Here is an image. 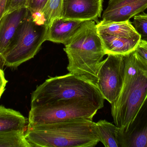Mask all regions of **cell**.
<instances>
[{"label":"cell","instance_id":"obj_16","mask_svg":"<svg viewBox=\"0 0 147 147\" xmlns=\"http://www.w3.org/2000/svg\"><path fill=\"white\" fill-rule=\"evenodd\" d=\"M95 128L99 141L105 147H121L119 142L121 129L115 125L106 120H100L95 123Z\"/></svg>","mask_w":147,"mask_h":147},{"label":"cell","instance_id":"obj_6","mask_svg":"<svg viewBox=\"0 0 147 147\" xmlns=\"http://www.w3.org/2000/svg\"><path fill=\"white\" fill-rule=\"evenodd\" d=\"M104 104L87 98L58 100L31 107L27 128L76 118L92 120Z\"/></svg>","mask_w":147,"mask_h":147},{"label":"cell","instance_id":"obj_8","mask_svg":"<svg viewBox=\"0 0 147 147\" xmlns=\"http://www.w3.org/2000/svg\"><path fill=\"white\" fill-rule=\"evenodd\" d=\"M119 142L121 147H147V97Z\"/></svg>","mask_w":147,"mask_h":147},{"label":"cell","instance_id":"obj_12","mask_svg":"<svg viewBox=\"0 0 147 147\" xmlns=\"http://www.w3.org/2000/svg\"><path fill=\"white\" fill-rule=\"evenodd\" d=\"M84 21L56 18L48 26L46 41L65 45Z\"/></svg>","mask_w":147,"mask_h":147},{"label":"cell","instance_id":"obj_20","mask_svg":"<svg viewBox=\"0 0 147 147\" xmlns=\"http://www.w3.org/2000/svg\"><path fill=\"white\" fill-rule=\"evenodd\" d=\"M48 0H28L26 7L32 14H40Z\"/></svg>","mask_w":147,"mask_h":147},{"label":"cell","instance_id":"obj_2","mask_svg":"<svg viewBox=\"0 0 147 147\" xmlns=\"http://www.w3.org/2000/svg\"><path fill=\"white\" fill-rule=\"evenodd\" d=\"M31 147H93L99 141L92 120L76 118L27 129Z\"/></svg>","mask_w":147,"mask_h":147},{"label":"cell","instance_id":"obj_15","mask_svg":"<svg viewBox=\"0 0 147 147\" xmlns=\"http://www.w3.org/2000/svg\"><path fill=\"white\" fill-rule=\"evenodd\" d=\"M96 27L99 34H108L141 39L140 36L129 20L121 22H105L102 20L96 24Z\"/></svg>","mask_w":147,"mask_h":147},{"label":"cell","instance_id":"obj_4","mask_svg":"<svg viewBox=\"0 0 147 147\" xmlns=\"http://www.w3.org/2000/svg\"><path fill=\"white\" fill-rule=\"evenodd\" d=\"M48 28L43 19L30 11L7 49L0 55L3 66L16 68L33 58L46 41Z\"/></svg>","mask_w":147,"mask_h":147},{"label":"cell","instance_id":"obj_21","mask_svg":"<svg viewBox=\"0 0 147 147\" xmlns=\"http://www.w3.org/2000/svg\"><path fill=\"white\" fill-rule=\"evenodd\" d=\"M27 1L28 0H8L4 14L13 12L14 10L18 9L25 7H26Z\"/></svg>","mask_w":147,"mask_h":147},{"label":"cell","instance_id":"obj_22","mask_svg":"<svg viewBox=\"0 0 147 147\" xmlns=\"http://www.w3.org/2000/svg\"><path fill=\"white\" fill-rule=\"evenodd\" d=\"M135 51L147 61V41L141 40Z\"/></svg>","mask_w":147,"mask_h":147},{"label":"cell","instance_id":"obj_24","mask_svg":"<svg viewBox=\"0 0 147 147\" xmlns=\"http://www.w3.org/2000/svg\"><path fill=\"white\" fill-rule=\"evenodd\" d=\"M8 0H0V20L5 14Z\"/></svg>","mask_w":147,"mask_h":147},{"label":"cell","instance_id":"obj_1","mask_svg":"<svg viewBox=\"0 0 147 147\" xmlns=\"http://www.w3.org/2000/svg\"><path fill=\"white\" fill-rule=\"evenodd\" d=\"M122 87L111 104L115 125L122 133L127 130L147 97V61L135 51L125 55Z\"/></svg>","mask_w":147,"mask_h":147},{"label":"cell","instance_id":"obj_23","mask_svg":"<svg viewBox=\"0 0 147 147\" xmlns=\"http://www.w3.org/2000/svg\"><path fill=\"white\" fill-rule=\"evenodd\" d=\"M7 82V80L5 78L4 72L0 69V98L5 91Z\"/></svg>","mask_w":147,"mask_h":147},{"label":"cell","instance_id":"obj_7","mask_svg":"<svg viewBox=\"0 0 147 147\" xmlns=\"http://www.w3.org/2000/svg\"><path fill=\"white\" fill-rule=\"evenodd\" d=\"M125 55L108 54L98 69L96 87L111 104L116 101L121 90L125 72Z\"/></svg>","mask_w":147,"mask_h":147},{"label":"cell","instance_id":"obj_3","mask_svg":"<svg viewBox=\"0 0 147 147\" xmlns=\"http://www.w3.org/2000/svg\"><path fill=\"white\" fill-rule=\"evenodd\" d=\"M65 46L69 72L96 86L98 69L105 54L95 21H84Z\"/></svg>","mask_w":147,"mask_h":147},{"label":"cell","instance_id":"obj_14","mask_svg":"<svg viewBox=\"0 0 147 147\" xmlns=\"http://www.w3.org/2000/svg\"><path fill=\"white\" fill-rule=\"evenodd\" d=\"M28 120L20 112L0 106V134L26 132Z\"/></svg>","mask_w":147,"mask_h":147},{"label":"cell","instance_id":"obj_11","mask_svg":"<svg viewBox=\"0 0 147 147\" xmlns=\"http://www.w3.org/2000/svg\"><path fill=\"white\" fill-rule=\"evenodd\" d=\"M29 13L30 11L25 7L3 15L0 20V55L7 49L18 28Z\"/></svg>","mask_w":147,"mask_h":147},{"label":"cell","instance_id":"obj_18","mask_svg":"<svg viewBox=\"0 0 147 147\" xmlns=\"http://www.w3.org/2000/svg\"><path fill=\"white\" fill-rule=\"evenodd\" d=\"M0 147H31L25 137V133L12 132L0 134Z\"/></svg>","mask_w":147,"mask_h":147},{"label":"cell","instance_id":"obj_10","mask_svg":"<svg viewBox=\"0 0 147 147\" xmlns=\"http://www.w3.org/2000/svg\"><path fill=\"white\" fill-rule=\"evenodd\" d=\"M147 8V0H109L103 14L105 22H121L129 20Z\"/></svg>","mask_w":147,"mask_h":147},{"label":"cell","instance_id":"obj_17","mask_svg":"<svg viewBox=\"0 0 147 147\" xmlns=\"http://www.w3.org/2000/svg\"><path fill=\"white\" fill-rule=\"evenodd\" d=\"M63 0H48L40 13L48 26L56 18H62Z\"/></svg>","mask_w":147,"mask_h":147},{"label":"cell","instance_id":"obj_13","mask_svg":"<svg viewBox=\"0 0 147 147\" xmlns=\"http://www.w3.org/2000/svg\"><path fill=\"white\" fill-rule=\"evenodd\" d=\"M99 35L102 42L105 55H126L135 51L141 40L108 34H101Z\"/></svg>","mask_w":147,"mask_h":147},{"label":"cell","instance_id":"obj_5","mask_svg":"<svg viewBox=\"0 0 147 147\" xmlns=\"http://www.w3.org/2000/svg\"><path fill=\"white\" fill-rule=\"evenodd\" d=\"M80 98L103 103L105 99L96 86L69 72L47 79L32 94L31 107L63 99Z\"/></svg>","mask_w":147,"mask_h":147},{"label":"cell","instance_id":"obj_9","mask_svg":"<svg viewBox=\"0 0 147 147\" xmlns=\"http://www.w3.org/2000/svg\"><path fill=\"white\" fill-rule=\"evenodd\" d=\"M103 0H63L62 18L85 21L101 17Z\"/></svg>","mask_w":147,"mask_h":147},{"label":"cell","instance_id":"obj_19","mask_svg":"<svg viewBox=\"0 0 147 147\" xmlns=\"http://www.w3.org/2000/svg\"><path fill=\"white\" fill-rule=\"evenodd\" d=\"M134 24L141 40L147 41V14L143 13L134 16Z\"/></svg>","mask_w":147,"mask_h":147}]
</instances>
